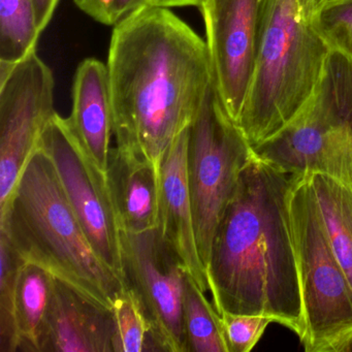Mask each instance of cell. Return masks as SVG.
<instances>
[{"instance_id":"6da1fadb","label":"cell","mask_w":352,"mask_h":352,"mask_svg":"<svg viewBox=\"0 0 352 352\" xmlns=\"http://www.w3.org/2000/svg\"><path fill=\"white\" fill-rule=\"evenodd\" d=\"M107 67L117 148L160 170L214 83L207 43L170 10L148 5L114 26Z\"/></svg>"},{"instance_id":"7a4b0ae2","label":"cell","mask_w":352,"mask_h":352,"mask_svg":"<svg viewBox=\"0 0 352 352\" xmlns=\"http://www.w3.org/2000/svg\"><path fill=\"white\" fill-rule=\"evenodd\" d=\"M294 177L253 155L214 234L207 274L219 314L269 317L300 338L304 311L288 208Z\"/></svg>"},{"instance_id":"3957f363","label":"cell","mask_w":352,"mask_h":352,"mask_svg":"<svg viewBox=\"0 0 352 352\" xmlns=\"http://www.w3.org/2000/svg\"><path fill=\"white\" fill-rule=\"evenodd\" d=\"M0 232L24 261L36 263L85 298L112 310L126 288L92 248L49 156L38 148L11 201L0 212Z\"/></svg>"},{"instance_id":"277c9868","label":"cell","mask_w":352,"mask_h":352,"mask_svg":"<svg viewBox=\"0 0 352 352\" xmlns=\"http://www.w3.org/2000/svg\"><path fill=\"white\" fill-rule=\"evenodd\" d=\"M331 53L300 0H267L254 72L238 120L252 147L273 137L306 104Z\"/></svg>"},{"instance_id":"5b68a950","label":"cell","mask_w":352,"mask_h":352,"mask_svg":"<svg viewBox=\"0 0 352 352\" xmlns=\"http://www.w3.org/2000/svg\"><path fill=\"white\" fill-rule=\"evenodd\" d=\"M252 150L255 158L285 174L352 182V63L331 52L306 104Z\"/></svg>"},{"instance_id":"8992f818","label":"cell","mask_w":352,"mask_h":352,"mask_svg":"<svg viewBox=\"0 0 352 352\" xmlns=\"http://www.w3.org/2000/svg\"><path fill=\"white\" fill-rule=\"evenodd\" d=\"M307 352L352 351V286L329 244L308 176L288 192Z\"/></svg>"},{"instance_id":"52a82bcc","label":"cell","mask_w":352,"mask_h":352,"mask_svg":"<svg viewBox=\"0 0 352 352\" xmlns=\"http://www.w3.org/2000/svg\"><path fill=\"white\" fill-rule=\"evenodd\" d=\"M252 158V146L212 84L189 126L187 149V180L195 234L206 270L218 224Z\"/></svg>"},{"instance_id":"ba28073f","label":"cell","mask_w":352,"mask_h":352,"mask_svg":"<svg viewBox=\"0 0 352 352\" xmlns=\"http://www.w3.org/2000/svg\"><path fill=\"white\" fill-rule=\"evenodd\" d=\"M54 87L52 71L36 52L16 65L0 63V212L56 113Z\"/></svg>"},{"instance_id":"9c48e42d","label":"cell","mask_w":352,"mask_h":352,"mask_svg":"<svg viewBox=\"0 0 352 352\" xmlns=\"http://www.w3.org/2000/svg\"><path fill=\"white\" fill-rule=\"evenodd\" d=\"M38 148L50 158L92 248L123 281L121 228L106 173L89 157L58 113L49 121Z\"/></svg>"},{"instance_id":"30bf717a","label":"cell","mask_w":352,"mask_h":352,"mask_svg":"<svg viewBox=\"0 0 352 352\" xmlns=\"http://www.w3.org/2000/svg\"><path fill=\"white\" fill-rule=\"evenodd\" d=\"M123 273L149 322L160 351L188 352L183 294L185 271L157 228L141 232L121 230Z\"/></svg>"},{"instance_id":"8fae6325","label":"cell","mask_w":352,"mask_h":352,"mask_svg":"<svg viewBox=\"0 0 352 352\" xmlns=\"http://www.w3.org/2000/svg\"><path fill=\"white\" fill-rule=\"evenodd\" d=\"M267 0H205V23L214 85L230 116L238 123L252 79Z\"/></svg>"},{"instance_id":"7c38bea8","label":"cell","mask_w":352,"mask_h":352,"mask_svg":"<svg viewBox=\"0 0 352 352\" xmlns=\"http://www.w3.org/2000/svg\"><path fill=\"white\" fill-rule=\"evenodd\" d=\"M189 127L173 142L160 168L157 230L204 292H210L207 270L197 247L195 218L187 180Z\"/></svg>"},{"instance_id":"4fadbf2b","label":"cell","mask_w":352,"mask_h":352,"mask_svg":"<svg viewBox=\"0 0 352 352\" xmlns=\"http://www.w3.org/2000/svg\"><path fill=\"white\" fill-rule=\"evenodd\" d=\"M112 310L55 278L41 329L40 352H114Z\"/></svg>"},{"instance_id":"5bb4252c","label":"cell","mask_w":352,"mask_h":352,"mask_svg":"<svg viewBox=\"0 0 352 352\" xmlns=\"http://www.w3.org/2000/svg\"><path fill=\"white\" fill-rule=\"evenodd\" d=\"M73 106L67 124L89 157L106 173L113 129V102L108 67L87 58L74 79Z\"/></svg>"},{"instance_id":"9a60e30c","label":"cell","mask_w":352,"mask_h":352,"mask_svg":"<svg viewBox=\"0 0 352 352\" xmlns=\"http://www.w3.org/2000/svg\"><path fill=\"white\" fill-rule=\"evenodd\" d=\"M121 230L141 232L158 226L160 170L119 148H112L106 170Z\"/></svg>"},{"instance_id":"2e32d148","label":"cell","mask_w":352,"mask_h":352,"mask_svg":"<svg viewBox=\"0 0 352 352\" xmlns=\"http://www.w3.org/2000/svg\"><path fill=\"white\" fill-rule=\"evenodd\" d=\"M329 244L352 286V182L307 175Z\"/></svg>"},{"instance_id":"e0dca14e","label":"cell","mask_w":352,"mask_h":352,"mask_svg":"<svg viewBox=\"0 0 352 352\" xmlns=\"http://www.w3.org/2000/svg\"><path fill=\"white\" fill-rule=\"evenodd\" d=\"M54 276L41 265L25 261L20 270L16 294L19 333L18 352H40L41 329L52 296Z\"/></svg>"},{"instance_id":"ac0fdd59","label":"cell","mask_w":352,"mask_h":352,"mask_svg":"<svg viewBox=\"0 0 352 352\" xmlns=\"http://www.w3.org/2000/svg\"><path fill=\"white\" fill-rule=\"evenodd\" d=\"M183 321L188 352H228L219 313L187 272Z\"/></svg>"},{"instance_id":"d6986e66","label":"cell","mask_w":352,"mask_h":352,"mask_svg":"<svg viewBox=\"0 0 352 352\" xmlns=\"http://www.w3.org/2000/svg\"><path fill=\"white\" fill-rule=\"evenodd\" d=\"M41 34L34 0H0V63L24 60L36 52Z\"/></svg>"},{"instance_id":"ffe728a7","label":"cell","mask_w":352,"mask_h":352,"mask_svg":"<svg viewBox=\"0 0 352 352\" xmlns=\"http://www.w3.org/2000/svg\"><path fill=\"white\" fill-rule=\"evenodd\" d=\"M25 263L9 236L0 232V352H18L19 333L16 294L20 270Z\"/></svg>"},{"instance_id":"44dd1931","label":"cell","mask_w":352,"mask_h":352,"mask_svg":"<svg viewBox=\"0 0 352 352\" xmlns=\"http://www.w3.org/2000/svg\"><path fill=\"white\" fill-rule=\"evenodd\" d=\"M114 352L160 351L151 327L133 290L123 289L113 302Z\"/></svg>"},{"instance_id":"7402d4cb","label":"cell","mask_w":352,"mask_h":352,"mask_svg":"<svg viewBox=\"0 0 352 352\" xmlns=\"http://www.w3.org/2000/svg\"><path fill=\"white\" fill-rule=\"evenodd\" d=\"M309 19L331 52L352 63V0H329Z\"/></svg>"},{"instance_id":"603a6c76","label":"cell","mask_w":352,"mask_h":352,"mask_svg":"<svg viewBox=\"0 0 352 352\" xmlns=\"http://www.w3.org/2000/svg\"><path fill=\"white\" fill-rule=\"evenodd\" d=\"M219 315L228 352L251 351L263 337L267 325L273 322L269 317L259 315L230 312Z\"/></svg>"},{"instance_id":"cb8c5ba5","label":"cell","mask_w":352,"mask_h":352,"mask_svg":"<svg viewBox=\"0 0 352 352\" xmlns=\"http://www.w3.org/2000/svg\"><path fill=\"white\" fill-rule=\"evenodd\" d=\"M75 5L98 23L116 26L148 6V0H74Z\"/></svg>"},{"instance_id":"d4e9b609","label":"cell","mask_w":352,"mask_h":352,"mask_svg":"<svg viewBox=\"0 0 352 352\" xmlns=\"http://www.w3.org/2000/svg\"><path fill=\"white\" fill-rule=\"evenodd\" d=\"M59 3L60 0H34L36 24L41 32H44L50 23Z\"/></svg>"},{"instance_id":"484cf974","label":"cell","mask_w":352,"mask_h":352,"mask_svg":"<svg viewBox=\"0 0 352 352\" xmlns=\"http://www.w3.org/2000/svg\"><path fill=\"white\" fill-rule=\"evenodd\" d=\"M205 0H148V5L154 7L166 8H181V7H197L199 8Z\"/></svg>"},{"instance_id":"4316f807","label":"cell","mask_w":352,"mask_h":352,"mask_svg":"<svg viewBox=\"0 0 352 352\" xmlns=\"http://www.w3.org/2000/svg\"><path fill=\"white\" fill-rule=\"evenodd\" d=\"M327 1H329V0H300V3L302 6L305 15L309 18L320 6H322Z\"/></svg>"}]
</instances>
